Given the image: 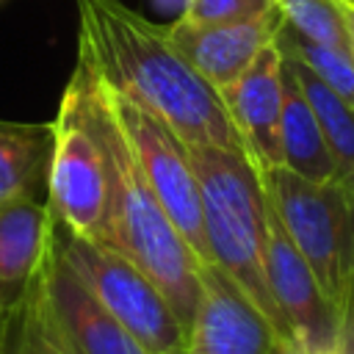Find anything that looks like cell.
Here are the masks:
<instances>
[{
    "mask_svg": "<svg viewBox=\"0 0 354 354\" xmlns=\"http://www.w3.org/2000/svg\"><path fill=\"white\" fill-rule=\"evenodd\" d=\"M224 111L238 130L249 163L263 171L282 166L279 111H282V50L271 41L252 66L218 88Z\"/></svg>",
    "mask_w": 354,
    "mask_h": 354,
    "instance_id": "obj_12",
    "label": "cell"
},
{
    "mask_svg": "<svg viewBox=\"0 0 354 354\" xmlns=\"http://www.w3.org/2000/svg\"><path fill=\"white\" fill-rule=\"evenodd\" d=\"M343 19H346V30H348V50L354 55V6H343Z\"/></svg>",
    "mask_w": 354,
    "mask_h": 354,
    "instance_id": "obj_23",
    "label": "cell"
},
{
    "mask_svg": "<svg viewBox=\"0 0 354 354\" xmlns=\"http://www.w3.org/2000/svg\"><path fill=\"white\" fill-rule=\"evenodd\" d=\"M274 6L293 33L318 44L348 50V30L337 0H274Z\"/></svg>",
    "mask_w": 354,
    "mask_h": 354,
    "instance_id": "obj_19",
    "label": "cell"
},
{
    "mask_svg": "<svg viewBox=\"0 0 354 354\" xmlns=\"http://www.w3.org/2000/svg\"><path fill=\"white\" fill-rule=\"evenodd\" d=\"M277 47L288 55H293L296 61H301L310 72H315L329 88H335L343 100L351 102L354 97V55L351 50H340V47H329V44H318L310 41L299 33H293L285 22L277 30Z\"/></svg>",
    "mask_w": 354,
    "mask_h": 354,
    "instance_id": "obj_18",
    "label": "cell"
},
{
    "mask_svg": "<svg viewBox=\"0 0 354 354\" xmlns=\"http://www.w3.org/2000/svg\"><path fill=\"white\" fill-rule=\"evenodd\" d=\"M202 196V221L210 263L227 271L238 288L263 310L282 337L296 343L266 282V221L257 169L238 152L185 144ZM299 346V343H296Z\"/></svg>",
    "mask_w": 354,
    "mask_h": 354,
    "instance_id": "obj_3",
    "label": "cell"
},
{
    "mask_svg": "<svg viewBox=\"0 0 354 354\" xmlns=\"http://www.w3.org/2000/svg\"><path fill=\"white\" fill-rule=\"evenodd\" d=\"M185 3H188V0H152V6H155L158 11H163V14H183Z\"/></svg>",
    "mask_w": 354,
    "mask_h": 354,
    "instance_id": "obj_22",
    "label": "cell"
},
{
    "mask_svg": "<svg viewBox=\"0 0 354 354\" xmlns=\"http://www.w3.org/2000/svg\"><path fill=\"white\" fill-rule=\"evenodd\" d=\"M72 88L80 97L83 113L102 147L108 171V216L102 241L133 260L169 299L180 324L191 326L199 299V260L174 230L160 202L155 199L138 158L113 113L108 86L100 80L83 53H77Z\"/></svg>",
    "mask_w": 354,
    "mask_h": 354,
    "instance_id": "obj_2",
    "label": "cell"
},
{
    "mask_svg": "<svg viewBox=\"0 0 354 354\" xmlns=\"http://www.w3.org/2000/svg\"><path fill=\"white\" fill-rule=\"evenodd\" d=\"M279 25L282 17L277 6H271L254 17L230 22L196 25L177 17L166 28L180 53L191 61V66L218 91L252 66V61L277 39Z\"/></svg>",
    "mask_w": 354,
    "mask_h": 354,
    "instance_id": "obj_11",
    "label": "cell"
},
{
    "mask_svg": "<svg viewBox=\"0 0 354 354\" xmlns=\"http://www.w3.org/2000/svg\"><path fill=\"white\" fill-rule=\"evenodd\" d=\"M0 324H3V315H0Z\"/></svg>",
    "mask_w": 354,
    "mask_h": 354,
    "instance_id": "obj_27",
    "label": "cell"
},
{
    "mask_svg": "<svg viewBox=\"0 0 354 354\" xmlns=\"http://www.w3.org/2000/svg\"><path fill=\"white\" fill-rule=\"evenodd\" d=\"M53 122L0 119V207L17 199H47Z\"/></svg>",
    "mask_w": 354,
    "mask_h": 354,
    "instance_id": "obj_14",
    "label": "cell"
},
{
    "mask_svg": "<svg viewBox=\"0 0 354 354\" xmlns=\"http://www.w3.org/2000/svg\"><path fill=\"white\" fill-rule=\"evenodd\" d=\"M47 205L55 224L66 232L102 241L108 216L105 155L72 83H66L58 116L53 119Z\"/></svg>",
    "mask_w": 354,
    "mask_h": 354,
    "instance_id": "obj_6",
    "label": "cell"
},
{
    "mask_svg": "<svg viewBox=\"0 0 354 354\" xmlns=\"http://www.w3.org/2000/svg\"><path fill=\"white\" fill-rule=\"evenodd\" d=\"M183 354H301L216 263L199 266V299Z\"/></svg>",
    "mask_w": 354,
    "mask_h": 354,
    "instance_id": "obj_8",
    "label": "cell"
},
{
    "mask_svg": "<svg viewBox=\"0 0 354 354\" xmlns=\"http://www.w3.org/2000/svg\"><path fill=\"white\" fill-rule=\"evenodd\" d=\"M274 0H188L180 19L185 22H230V19H246L266 8H271Z\"/></svg>",
    "mask_w": 354,
    "mask_h": 354,
    "instance_id": "obj_20",
    "label": "cell"
},
{
    "mask_svg": "<svg viewBox=\"0 0 354 354\" xmlns=\"http://www.w3.org/2000/svg\"><path fill=\"white\" fill-rule=\"evenodd\" d=\"M47 318L69 354H147L50 243L39 271Z\"/></svg>",
    "mask_w": 354,
    "mask_h": 354,
    "instance_id": "obj_10",
    "label": "cell"
},
{
    "mask_svg": "<svg viewBox=\"0 0 354 354\" xmlns=\"http://www.w3.org/2000/svg\"><path fill=\"white\" fill-rule=\"evenodd\" d=\"M53 243L47 199H17L0 207V315L33 288Z\"/></svg>",
    "mask_w": 354,
    "mask_h": 354,
    "instance_id": "obj_13",
    "label": "cell"
},
{
    "mask_svg": "<svg viewBox=\"0 0 354 354\" xmlns=\"http://www.w3.org/2000/svg\"><path fill=\"white\" fill-rule=\"evenodd\" d=\"M337 346H340L343 354H354V313L346 318V324H343V329H340Z\"/></svg>",
    "mask_w": 354,
    "mask_h": 354,
    "instance_id": "obj_21",
    "label": "cell"
},
{
    "mask_svg": "<svg viewBox=\"0 0 354 354\" xmlns=\"http://www.w3.org/2000/svg\"><path fill=\"white\" fill-rule=\"evenodd\" d=\"M0 354H69L47 318L44 301L39 293V277L28 290V296L3 315Z\"/></svg>",
    "mask_w": 354,
    "mask_h": 354,
    "instance_id": "obj_17",
    "label": "cell"
},
{
    "mask_svg": "<svg viewBox=\"0 0 354 354\" xmlns=\"http://www.w3.org/2000/svg\"><path fill=\"white\" fill-rule=\"evenodd\" d=\"M340 6H354V0H337Z\"/></svg>",
    "mask_w": 354,
    "mask_h": 354,
    "instance_id": "obj_25",
    "label": "cell"
},
{
    "mask_svg": "<svg viewBox=\"0 0 354 354\" xmlns=\"http://www.w3.org/2000/svg\"><path fill=\"white\" fill-rule=\"evenodd\" d=\"M108 97L163 213L169 216L174 230L183 235L194 257L199 263H210L199 183H196L185 141L160 116L141 108L138 102L116 94L113 88H108Z\"/></svg>",
    "mask_w": 354,
    "mask_h": 354,
    "instance_id": "obj_7",
    "label": "cell"
},
{
    "mask_svg": "<svg viewBox=\"0 0 354 354\" xmlns=\"http://www.w3.org/2000/svg\"><path fill=\"white\" fill-rule=\"evenodd\" d=\"M266 196L340 318L354 313V199L337 183H313L285 166L257 171Z\"/></svg>",
    "mask_w": 354,
    "mask_h": 354,
    "instance_id": "obj_4",
    "label": "cell"
},
{
    "mask_svg": "<svg viewBox=\"0 0 354 354\" xmlns=\"http://www.w3.org/2000/svg\"><path fill=\"white\" fill-rule=\"evenodd\" d=\"M307 105L315 113L324 144L335 163V183L354 199V108L335 88H329L315 72H310L301 61L282 53Z\"/></svg>",
    "mask_w": 354,
    "mask_h": 354,
    "instance_id": "obj_16",
    "label": "cell"
},
{
    "mask_svg": "<svg viewBox=\"0 0 354 354\" xmlns=\"http://www.w3.org/2000/svg\"><path fill=\"white\" fill-rule=\"evenodd\" d=\"M53 246L86 282L100 304L133 335L147 354H183L185 326L163 290L105 241L66 232L53 218Z\"/></svg>",
    "mask_w": 354,
    "mask_h": 354,
    "instance_id": "obj_5",
    "label": "cell"
},
{
    "mask_svg": "<svg viewBox=\"0 0 354 354\" xmlns=\"http://www.w3.org/2000/svg\"><path fill=\"white\" fill-rule=\"evenodd\" d=\"M313 354H343V351H340V346H335V348H324V351H313Z\"/></svg>",
    "mask_w": 354,
    "mask_h": 354,
    "instance_id": "obj_24",
    "label": "cell"
},
{
    "mask_svg": "<svg viewBox=\"0 0 354 354\" xmlns=\"http://www.w3.org/2000/svg\"><path fill=\"white\" fill-rule=\"evenodd\" d=\"M351 108H354V97H351Z\"/></svg>",
    "mask_w": 354,
    "mask_h": 354,
    "instance_id": "obj_26",
    "label": "cell"
},
{
    "mask_svg": "<svg viewBox=\"0 0 354 354\" xmlns=\"http://www.w3.org/2000/svg\"><path fill=\"white\" fill-rule=\"evenodd\" d=\"M282 166L313 183H335V163L324 144L313 108L307 105L285 55H282V111H279Z\"/></svg>",
    "mask_w": 354,
    "mask_h": 354,
    "instance_id": "obj_15",
    "label": "cell"
},
{
    "mask_svg": "<svg viewBox=\"0 0 354 354\" xmlns=\"http://www.w3.org/2000/svg\"><path fill=\"white\" fill-rule=\"evenodd\" d=\"M266 196V191H263ZM263 221H266V282L268 290L288 321L301 354L335 348L340 340V318L332 301L324 296L315 274L307 260L293 246L285 224L279 221L271 199H263Z\"/></svg>",
    "mask_w": 354,
    "mask_h": 354,
    "instance_id": "obj_9",
    "label": "cell"
},
{
    "mask_svg": "<svg viewBox=\"0 0 354 354\" xmlns=\"http://www.w3.org/2000/svg\"><path fill=\"white\" fill-rule=\"evenodd\" d=\"M77 53L108 88L160 116L185 144L246 158L218 91L180 53L166 25L149 22L122 0H77Z\"/></svg>",
    "mask_w": 354,
    "mask_h": 354,
    "instance_id": "obj_1",
    "label": "cell"
}]
</instances>
